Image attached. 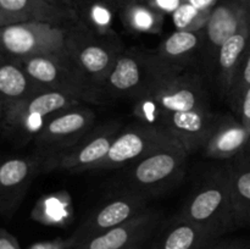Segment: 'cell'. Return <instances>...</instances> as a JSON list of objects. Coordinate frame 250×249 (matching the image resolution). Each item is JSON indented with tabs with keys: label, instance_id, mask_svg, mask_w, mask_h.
Here are the masks:
<instances>
[{
	"label": "cell",
	"instance_id": "cell-12",
	"mask_svg": "<svg viewBox=\"0 0 250 249\" xmlns=\"http://www.w3.org/2000/svg\"><path fill=\"white\" fill-rule=\"evenodd\" d=\"M146 210H148L146 195L129 190L126 194L105 203L93 212L75 232L71 238V247L120 226Z\"/></svg>",
	"mask_w": 250,
	"mask_h": 249
},
{
	"label": "cell",
	"instance_id": "cell-2",
	"mask_svg": "<svg viewBox=\"0 0 250 249\" xmlns=\"http://www.w3.org/2000/svg\"><path fill=\"white\" fill-rule=\"evenodd\" d=\"M180 214L219 238L237 228L227 171L209 176L186 203Z\"/></svg>",
	"mask_w": 250,
	"mask_h": 249
},
{
	"label": "cell",
	"instance_id": "cell-28",
	"mask_svg": "<svg viewBox=\"0 0 250 249\" xmlns=\"http://www.w3.org/2000/svg\"><path fill=\"white\" fill-rule=\"evenodd\" d=\"M163 15H172L186 0H144Z\"/></svg>",
	"mask_w": 250,
	"mask_h": 249
},
{
	"label": "cell",
	"instance_id": "cell-29",
	"mask_svg": "<svg viewBox=\"0 0 250 249\" xmlns=\"http://www.w3.org/2000/svg\"><path fill=\"white\" fill-rule=\"evenodd\" d=\"M204 249H250V244L239 239L232 241H215Z\"/></svg>",
	"mask_w": 250,
	"mask_h": 249
},
{
	"label": "cell",
	"instance_id": "cell-3",
	"mask_svg": "<svg viewBox=\"0 0 250 249\" xmlns=\"http://www.w3.org/2000/svg\"><path fill=\"white\" fill-rule=\"evenodd\" d=\"M82 103L65 93L46 90L27 99L0 104L2 129L7 134L34 138L51 117L81 106Z\"/></svg>",
	"mask_w": 250,
	"mask_h": 249
},
{
	"label": "cell",
	"instance_id": "cell-36",
	"mask_svg": "<svg viewBox=\"0 0 250 249\" xmlns=\"http://www.w3.org/2000/svg\"><path fill=\"white\" fill-rule=\"evenodd\" d=\"M48 1H51V2H56V4H63L62 0H48Z\"/></svg>",
	"mask_w": 250,
	"mask_h": 249
},
{
	"label": "cell",
	"instance_id": "cell-16",
	"mask_svg": "<svg viewBox=\"0 0 250 249\" xmlns=\"http://www.w3.org/2000/svg\"><path fill=\"white\" fill-rule=\"evenodd\" d=\"M160 212L148 209L134 219L75 244L70 249H122L136 242L148 241L160 224Z\"/></svg>",
	"mask_w": 250,
	"mask_h": 249
},
{
	"label": "cell",
	"instance_id": "cell-24",
	"mask_svg": "<svg viewBox=\"0 0 250 249\" xmlns=\"http://www.w3.org/2000/svg\"><path fill=\"white\" fill-rule=\"evenodd\" d=\"M125 26L137 33H160L165 15L151 7L144 0H134L120 10Z\"/></svg>",
	"mask_w": 250,
	"mask_h": 249
},
{
	"label": "cell",
	"instance_id": "cell-14",
	"mask_svg": "<svg viewBox=\"0 0 250 249\" xmlns=\"http://www.w3.org/2000/svg\"><path fill=\"white\" fill-rule=\"evenodd\" d=\"M76 21V12L65 4L48 0H0V27L27 22L68 27Z\"/></svg>",
	"mask_w": 250,
	"mask_h": 249
},
{
	"label": "cell",
	"instance_id": "cell-33",
	"mask_svg": "<svg viewBox=\"0 0 250 249\" xmlns=\"http://www.w3.org/2000/svg\"><path fill=\"white\" fill-rule=\"evenodd\" d=\"M95 1H99L102 4H105L106 6L111 7V9L119 10L120 11L122 7H125L127 4L134 1V0H95Z\"/></svg>",
	"mask_w": 250,
	"mask_h": 249
},
{
	"label": "cell",
	"instance_id": "cell-34",
	"mask_svg": "<svg viewBox=\"0 0 250 249\" xmlns=\"http://www.w3.org/2000/svg\"><path fill=\"white\" fill-rule=\"evenodd\" d=\"M146 241H141V242H136V243H132L129 244V246L125 247V248L122 249H143L144 244H146Z\"/></svg>",
	"mask_w": 250,
	"mask_h": 249
},
{
	"label": "cell",
	"instance_id": "cell-32",
	"mask_svg": "<svg viewBox=\"0 0 250 249\" xmlns=\"http://www.w3.org/2000/svg\"><path fill=\"white\" fill-rule=\"evenodd\" d=\"M199 10H212L220 0H186Z\"/></svg>",
	"mask_w": 250,
	"mask_h": 249
},
{
	"label": "cell",
	"instance_id": "cell-23",
	"mask_svg": "<svg viewBox=\"0 0 250 249\" xmlns=\"http://www.w3.org/2000/svg\"><path fill=\"white\" fill-rule=\"evenodd\" d=\"M48 89L32 78L17 61L4 59L0 67V104L19 102Z\"/></svg>",
	"mask_w": 250,
	"mask_h": 249
},
{
	"label": "cell",
	"instance_id": "cell-19",
	"mask_svg": "<svg viewBox=\"0 0 250 249\" xmlns=\"http://www.w3.org/2000/svg\"><path fill=\"white\" fill-rule=\"evenodd\" d=\"M250 153V137L246 127L232 116L220 117L214 133L203 148V154L211 159H233Z\"/></svg>",
	"mask_w": 250,
	"mask_h": 249
},
{
	"label": "cell",
	"instance_id": "cell-6",
	"mask_svg": "<svg viewBox=\"0 0 250 249\" xmlns=\"http://www.w3.org/2000/svg\"><path fill=\"white\" fill-rule=\"evenodd\" d=\"M4 59L21 61L33 56L67 53V27L43 22L10 24L0 32Z\"/></svg>",
	"mask_w": 250,
	"mask_h": 249
},
{
	"label": "cell",
	"instance_id": "cell-27",
	"mask_svg": "<svg viewBox=\"0 0 250 249\" xmlns=\"http://www.w3.org/2000/svg\"><path fill=\"white\" fill-rule=\"evenodd\" d=\"M250 89V48L247 51L246 56L243 58L242 62L239 63L237 72L234 75L233 81H232L231 88H229V93H227V98H229V103H231L232 107L237 115L239 114V109H241L242 102L246 95V93Z\"/></svg>",
	"mask_w": 250,
	"mask_h": 249
},
{
	"label": "cell",
	"instance_id": "cell-22",
	"mask_svg": "<svg viewBox=\"0 0 250 249\" xmlns=\"http://www.w3.org/2000/svg\"><path fill=\"white\" fill-rule=\"evenodd\" d=\"M226 168L237 227L250 226V153L231 159Z\"/></svg>",
	"mask_w": 250,
	"mask_h": 249
},
{
	"label": "cell",
	"instance_id": "cell-7",
	"mask_svg": "<svg viewBox=\"0 0 250 249\" xmlns=\"http://www.w3.org/2000/svg\"><path fill=\"white\" fill-rule=\"evenodd\" d=\"M175 146L183 145L167 129L141 122L120 132L106 156L90 170H109L133 165L149 154Z\"/></svg>",
	"mask_w": 250,
	"mask_h": 249
},
{
	"label": "cell",
	"instance_id": "cell-21",
	"mask_svg": "<svg viewBox=\"0 0 250 249\" xmlns=\"http://www.w3.org/2000/svg\"><path fill=\"white\" fill-rule=\"evenodd\" d=\"M250 48V14L247 19L246 23L241 29L229 37L219 51L216 59V71L217 82L225 95L229 93L231 88L232 81L237 72L239 63L242 62L246 56L247 51Z\"/></svg>",
	"mask_w": 250,
	"mask_h": 249
},
{
	"label": "cell",
	"instance_id": "cell-18",
	"mask_svg": "<svg viewBox=\"0 0 250 249\" xmlns=\"http://www.w3.org/2000/svg\"><path fill=\"white\" fill-rule=\"evenodd\" d=\"M203 44V31H177L166 37L155 51H151L156 65L165 77L183 73Z\"/></svg>",
	"mask_w": 250,
	"mask_h": 249
},
{
	"label": "cell",
	"instance_id": "cell-9",
	"mask_svg": "<svg viewBox=\"0 0 250 249\" xmlns=\"http://www.w3.org/2000/svg\"><path fill=\"white\" fill-rule=\"evenodd\" d=\"M94 111L82 105L55 115L33 138L36 153L46 159L71 148L94 128Z\"/></svg>",
	"mask_w": 250,
	"mask_h": 249
},
{
	"label": "cell",
	"instance_id": "cell-31",
	"mask_svg": "<svg viewBox=\"0 0 250 249\" xmlns=\"http://www.w3.org/2000/svg\"><path fill=\"white\" fill-rule=\"evenodd\" d=\"M0 249H21L17 239L5 228L0 231Z\"/></svg>",
	"mask_w": 250,
	"mask_h": 249
},
{
	"label": "cell",
	"instance_id": "cell-30",
	"mask_svg": "<svg viewBox=\"0 0 250 249\" xmlns=\"http://www.w3.org/2000/svg\"><path fill=\"white\" fill-rule=\"evenodd\" d=\"M238 116L241 122L243 124V126L246 127L247 132H248L250 137V89L246 93V95H244L241 109H239Z\"/></svg>",
	"mask_w": 250,
	"mask_h": 249
},
{
	"label": "cell",
	"instance_id": "cell-1",
	"mask_svg": "<svg viewBox=\"0 0 250 249\" xmlns=\"http://www.w3.org/2000/svg\"><path fill=\"white\" fill-rule=\"evenodd\" d=\"M17 62L45 89L65 93L83 103L99 104L105 102L99 88L83 73L67 53L33 56Z\"/></svg>",
	"mask_w": 250,
	"mask_h": 249
},
{
	"label": "cell",
	"instance_id": "cell-26",
	"mask_svg": "<svg viewBox=\"0 0 250 249\" xmlns=\"http://www.w3.org/2000/svg\"><path fill=\"white\" fill-rule=\"evenodd\" d=\"M83 9L85 17V21H82L83 23L98 34L115 36L111 29V7L95 0H89Z\"/></svg>",
	"mask_w": 250,
	"mask_h": 249
},
{
	"label": "cell",
	"instance_id": "cell-17",
	"mask_svg": "<svg viewBox=\"0 0 250 249\" xmlns=\"http://www.w3.org/2000/svg\"><path fill=\"white\" fill-rule=\"evenodd\" d=\"M219 120L220 116L210 112V110H190L167 115L164 127L189 154L204 148Z\"/></svg>",
	"mask_w": 250,
	"mask_h": 249
},
{
	"label": "cell",
	"instance_id": "cell-15",
	"mask_svg": "<svg viewBox=\"0 0 250 249\" xmlns=\"http://www.w3.org/2000/svg\"><path fill=\"white\" fill-rule=\"evenodd\" d=\"M249 14L250 10L236 0L219 1L212 9L209 21L203 29L202 44L209 63H216L221 46L243 27Z\"/></svg>",
	"mask_w": 250,
	"mask_h": 249
},
{
	"label": "cell",
	"instance_id": "cell-5",
	"mask_svg": "<svg viewBox=\"0 0 250 249\" xmlns=\"http://www.w3.org/2000/svg\"><path fill=\"white\" fill-rule=\"evenodd\" d=\"M165 78L156 65L151 51H122L103 82L104 99H138L154 84Z\"/></svg>",
	"mask_w": 250,
	"mask_h": 249
},
{
	"label": "cell",
	"instance_id": "cell-10",
	"mask_svg": "<svg viewBox=\"0 0 250 249\" xmlns=\"http://www.w3.org/2000/svg\"><path fill=\"white\" fill-rule=\"evenodd\" d=\"M119 133V124H109L93 128L71 148L44 159V172L67 170L78 173L90 170L106 156Z\"/></svg>",
	"mask_w": 250,
	"mask_h": 249
},
{
	"label": "cell",
	"instance_id": "cell-13",
	"mask_svg": "<svg viewBox=\"0 0 250 249\" xmlns=\"http://www.w3.org/2000/svg\"><path fill=\"white\" fill-rule=\"evenodd\" d=\"M41 172H44V156L38 153L2 163L0 167V211L5 217L14 215L32 181Z\"/></svg>",
	"mask_w": 250,
	"mask_h": 249
},
{
	"label": "cell",
	"instance_id": "cell-35",
	"mask_svg": "<svg viewBox=\"0 0 250 249\" xmlns=\"http://www.w3.org/2000/svg\"><path fill=\"white\" fill-rule=\"evenodd\" d=\"M236 1L241 2V4L244 5V6H246L247 9L250 10V0H236Z\"/></svg>",
	"mask_w": 250,
	"mask_h": 249
},
{
	"label": "cell",
	"instance_id": "cell-11",
	"mask_svg": "<svg viewBox=\"0 0 250 249\" xmlns=\"http://www.w3.org/2000/svg\"><path fill=\"white\" fill-rule=\"evenodd\" d=\"M165 115L190 110H209L202 83L195 76L181 73L165 77L146 93Z\"/></svg>",
	"mask_w": 250,
	"mask_h": 249
},
{
	"label": "cell",
	"instance_id": "cell-4",
	"mask_svg": "<svg viewBox=\"0 0 250 249\" xmlns=\"http://www.w3.org/2000/svg\"><path fill=\"white\" fill-rule=\"evenodd\" d=\"M115 38L95 33L82 21L67 27V54L99 89L122 53Z\"/></svg>",
	"mask_w": 250,
	"mask_h": 249
},
{
	"label": "cell",
	"instance_id": "cell-8",
	"mask_svg": "<svg viewBox=\"0 0 250 249\" xmlns=\"http://www.w3.org/2000/svg\"><path fill=\"white\" fill-rule=\"evenodd\" d=\"M187 154L185 146H175L151 153L134 163L128 172V186L132 192L146 195L177 182L185 172Z\"/></svg>",
	"mask_w": 250,
	"mask_h": 249
},
{
	"label": "cell",
	"instance_id": "cell-20",
	"mask_svg": "<svg viewBox=\"0 0 250 249\" xmlns=\"http://www.w3.org/2000/svg\"><path fill=\"white\" fill-rule=\"evenodd\" d=\"M217 239L214 233L178 214L165 225L151 249H204Z\"/></svg>",
	"mask_w": 250,
	"mask_h": 249
},
{
	"label": "cell",
	"instance_id": "cell-25",
	"mask_svg": "<svg viewBox=\"0 0 250 249\" xmlns=\"http://www.w3.org/2000/svg\"><path fill=\"white\" fill-rule=\"evenodd\" d=\"M212 10H199L188 1H185L171 16L177 31H203L209 21Z\"/></svg>",
	"mask_w": 250,
	"mask_h": 249
}]
</instances>
